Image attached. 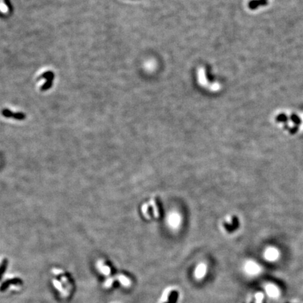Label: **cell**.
Segmentation results:
<instances>
[{
  "label": "cell",
  "mask_w": 303,
  "mask_h": 303,
  "mask_svg": "<svg viewBox=\"0 0 303 303\" xmlns=\"http://www.w3.org/2000/svg\"><path fill=\"white\" fill-rule=\"evenodd\" d=\"M267 4V0H251L248 2V8L251 10H255L260 6H266Z\"/></svg>",
  "instance_id": "5b68a950"
},
{
  "label": "cell",
  "mask_w": 303,
  "mask_h": 303,
  "mask_svg": "<svg viewBox=\"0 0 303 303\" xmlns=\"http://www.w3.org/2000/svg\"><path fill=\"white\" fill-rule=\"evenodd\" d=\"M206 272V265L204 263H200L196 267L194 272V275L195 277L198 279H201L205 276Z\"/></svg>",
  "instance_id": "277c9868"
},
{
  "label": "cell",
  "mask_w": 303,
  "mask_h": 303,
  "mask_svg": "<svg viewBox=\"0 0 303 303\" xmlns=\"http://www.w3.org/2000/svg\"><path fill=\"white\" fill-rule=\"evenodd\" d=\"M206 76L207 80L209 82H213L215 81L214 76L211 73L210 69L209 68H206Z\"/></svg>",
  "instance_id": "8fae6325"
},
{
  "label": "cell",
  "mask_w": 303,
  "mask_h": 303,
  "mask_svg": "<svg viewBox=\"0 0 303 303\" xmlns=\"http://www.w3.org/2000/svg\"><path fill=\"white\" fill-rule=\"evenodd\" d=\"M2 115L6 117H11L14 118L15 119H18V120H22V119H24L25 118V115H24L23 113H21V112H16V113H14V112L7 109L3 110Z\"/></svg>",
  "instance_id": "3957f363"
},
{
  "label": "cell",
  "mask_w": 303,
  "mask_h": 303,
  "mask_svg": "<svg viewBox=\"0 0 303 303\" xmlns=\"http://www.w3.org/2000/svg\"><path fill=\"white\" fill-rule=\"evenodd\" d=\"M119 281H120L121 283L123 285H124L125 286H130V284H131L130 280H128V278L126 277V276L121 275V276H119Z\"/></svg>",
  "instance_id": "9c48e42d"
},
{
  "label": "cell",
  "mask_w": 303,
  "mask_h": 303,
  "mask_svg": "<svg viewBox=\"0 0 303 303\" xmlns=\"http://www.w3.org/2000/svg\"><path fill=\"white\" fill-rule=\"evenodd\" d=\"M276 121L278 122H286L288 121V117L285 114H280L276 117Z\"/></svg>",
  "instance_id": "7c38bea8"
},
{
  "label": "cell",
  "mask_w": 303,
  "mask_h": 303,
  "mask_svg": "<svg viewBox=\"0 0 303 303\" xmlns=\"http://www.w3.org/2000/svg\"><path fill=\"white\" fill-rule=\"evenodd\" d=\"M265 289H266V291L268 295H269V296L272 297H276L278 295V294H279V292H278L277 288L275 286L272 285V284H268V285H267Z\"/></svg>",
  "instance_id": "8992f818"
},
{
  "label": "cell",
  "mask_w": 303,
  "mask_h": 303,
  "mask_svg": "<svg viewBox=\"0 0 303 303\" xmlns=\"http://www.w3.org/2000/svg\"><path fill=\"white\" fill-rule=\"evenodd\" d=\"M291 120L293 121V122L295 123V124H296V125L300 124V123H301L300 119L297 117L296 115H295V114H293V115H292L291 116Z\"/></svg>",
  "instance_id": "4fadbf2b"
},
{
  "label": "cell",
  "mask_w": 303,
  "mask_h": 303,
  "mask_svg": "<svg viewBox=\"0 0 303 303\" xmlns=\"http://www.w3.org/2000/svg\"><path fill=\"white\" fill-rule=\"evenodd\" d=\"M265 258L269 260H274L278 257V252L274 248H269L265 252Z\"/></svg>",
  "instance_id": "52a82bcc"
},
{
  "label": "cell",
  "mask_w": 303,
  "mask_h": 303,
  "mask_svg": "<svg viewBox=\"0 0 303 303\" xmlns=\"http://www.w3.org/2000/svg\"><path fill=\"white\" fill-rule=\"evenodd\" d=\"M7 266V260H3L2 262L1 263V265H0V279H1V276H2L3 273L4 272Z\"/></svg>",
  "instance_id": "ba28073f"
},
{
  "label": "cell",
  "mask_w": 303,
  "mask_h": 303,
  "mask_svg": "<svg viewBox=\"0 0 303 303\" xmlns=\"http://www.w3.org/2000/svg\"><path fill=\"white\" fill-rule=\"evenodd\" d=\"M245 270H246V272L248 273V274L255 275L260 272V268L259 265H258L252 261H249L246 264V265H245Z\"/></svg>",
  "instance_id": "7a4b0ae2"
},
{
  "label": "cell",
  "mask_w": 303,
  "mask_h": 303,
  "mask_svg": "<svg viewBox=\"0 0 303 303\" xmlns=\"http://www.w3.org/2000/svg\"><path fill=\"white\" fill-rule=\"evenodd\" d=\"M264 295L262 293H258L255 295V299H256V303H262L263 300Z\"/></svg>",
  "instance_id": "9a60e30c"
},
{
  "label": "cell",
  "mask_w": 303,
  "mask_h": 303,
  "mask_svg": "<svg viewBox=\"0 0 303 303\" xmlns=\"http://www.w3.org/2000/svg\"><path fill=\"white\" fill-rule=\"evenodd\" d=\"M52 80L53 79H47V81H46V83L44 84L43 87H41V89H42V91H45V90H47L48 88H50V87H51Z\"/></svg>",
  "instance_id": "5bb4252c"
},
{
  "label": "cell",
  "mask_w": 303,
  "mask_h": 303,
  "mask_svg": "<svg viewBox=\"0 0 303 303\" xmlns=\"http://www.w3.org/2000/svg\"><path fill=\"white\" fill-rule=\"evenodd\" d=\"M182 222V217L179 213L173 211L168 214L167 217V224L173 229H175L180 226Z\"/></svg>",
  "instance_id": "6da1fadb"
},
{
  "label": "cell",
  "mask_w": 303,
  "mask_h": 303,
  "mask_svg": "<svg viewBox=\"0 0 303 303\" xmlns=\"http://www.w3.org/2000/svg\"><path fill=\"white\" fill-rule=\"evenodd\" d=\"M0 11L2 13H7L9 11V7L4 2V0H1L0 1Z\"/></svg>",
  "instance_id": "30bf717a"
}]
</instances>
